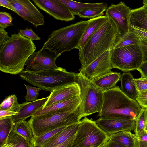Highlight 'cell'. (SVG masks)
Returning a JSON list of instances; mask_svg holds the SVG:
<instances>
[{
  "label": "cell",
  "mask_w": 147,
  "mask_h": 147,
  "mask_svg": "<svg viewBox=\"0 0 147 147\" xmlns=\"http://www.w3.org/2000/svg\"><path fill=\"white\" fill-rule=\"evenodd\" d=\"M36 49L31 39L19 33L11 35L0 47V70L12 75L20 74L29 57Z\"/></svg>",
  "instance_id": "obj_1"
},
{
  "label": "cell",
  "mask_w": 147,
  "mask_h": 147,
  "mask_svg": "<svg viewBox=\"0 0 147 147\" xmlns=\"http://www.w3.org/2000/svg\"><path fill=\"white\" fill-rule=\"evenodd\" d=\"M121 35L113 21L108 18L85 45L79 50V59L84 69L105 52L113 49L116 38Z\"/></svg>",
  "instance_id": "obj_2"
},
{
  "label": "cell",
  "mask_w": 147,
  "mask_h": 147,
  "mask_svg": "<svg viewBox=\"0 0 147 147\" xmlns=\"http://www.w3.org/2000/svg\"><path fill=\"white\" fill-rule=\"evenodd\" d=\"M100 117L135 119L142 108L137 102L127 96L119 86L103 91Z\"/></svg>",
  "instance_id": "obj_3"
},
{
  "label": "cell",
  "mask_w": 147,
  "mask_h": 147,
  "mask_svg": "<svg viewBox=\"0 0 147 147\" xmlns=\"http://www.w3.org/2000/svg\"><path fill=\"white\" fill-rule=\"evenodd\" d=\"M22 79L30 84L51 92L59 88L76 82L77 74L59 67L33 72L24 69L19 74Z\"/></svg>",
  "instance_id": "obj_4"
},
{
  "label": "cell",
  "mask_w": 147,
  "mask_h": 147,
  "mask_svg": "<svg viewBox=\"0 0 147 147\" xmlns=\"http://www.w3.org/2000/svg\"><path fill=\"white\" fill-rule=\"evenodd\" d=\"M88 23V20L75 24L52 31L42 49H47L59 55L77 49Z\"/></svg>",
  "instance_id": "obj_5"
},
{
  "label": "cell",
  "mask_w": 147,
  "mask_h": 147,
  "mask_svg": "<svg viewBox=\"0 0 147 147\" xmlns=\"http://www.w3.org/2000/svg\"><path fill=\"white\" fill-rule=\"evenodd\" d=\"M81 118L80 105L77 109L67 112L34 116L28 121L34 136H37L60 127L79 123Z\"/></svg>",
  "instance_id": "obj_6"
},
{
  "label": "cell",
  "mask_w": 147,
  "mask_h": 147,
  "mask_svg": "<svg viewBox=\"0 0 147 147\" xmlns=\"http://www.w3.org/2000/svg\"><path fill=\"white\" fill-rule=\"evenodd\" d=\"M76 82L80 88L81 102L80 111L81 118L99 113L103 101V91L83 75L81 71L77 74Z\"/></svg>",
  "instance_id": "obj_7"
},
{
  "label": "cell",
  "mask_w": 147,
  "mask_h": 147,
  "mask_svg": "<svg viewBox=\"0 0 147 147\" xmlns=\"http://www.w3.org/2000/svg\"><path fill=\"white\" fill-rule=\"evenodd\" d=\"M109 138L95 121L85 117L79 123L71 147H100Z\"/></svg>",
  "instance_id": "obj_8"
},
{
  "label": "cell",
  "mask_w": 147,
  "mask_h": 147,
  "mask_svg": "<svg viewBox=\"0 0 147 147\" xmlns=\"http://www.w3.org/2000/svg\"><path fill=\"white\" fill-rule=\"evenodd\" d=\"M111 62L113 68L117 69L123 73L137 70L143 62L140 44L113 49Z\"/></svg>",
  "instance_id": "obj_9"
},
{
  "label": "cell",
  "mask_w": 147,
  "mask_h": 147,
  "mask_svg": "<svg viewBox=\"0 0 147 147\" xmlns=\"http://www.w3.org/2000/svg\"><path fill=\"white\" fill-rule=\"evenodd\" d=\"M60 55L55 52L47 49H41L34 52L26 61V69L36 72L59 67L56 64L57 58Z\"/></svg>",
  "instance_id": "obj_10"
},
{
  "label": "cell",
  "mask_w": 147,
  "mask_h": 147,
  "mask_svg": "<svg viewBox=\"0 0 147 147\" xmlns=\"http://www.w3.org/2000/svg\"><path fill=\"white\" fill-rule=\"evenodd\" d=\"M131 9L125 3L121 1L117 4H111L106 10L105 16L111 19L121 35L130 30L129 19Z\"/></svg>",
  "instance_id": "obj_11"
},
{
  "label": "cell",
  "mask_w": 147,
  "mask_h": 147,
  "mask_svg": "<svg viewBox=\"0 0 147 147\" xmlns=\"http://www.w3.org/2000/svg\"><path fill=\"white\" fill-rule=\"evenodd\" d=\"M112 50L105 52L86 68L79 70L91 80L110 72L113 68L111 62Z\"/></svg>",
  "instance_id": "obj_12"
},
{
  "label": "cell",
  "mask_w": 147,
  "mask_h": 147,
  "mask_svg": "<svg viewBox=\"0 0 147 147\" xmlns=\"http://www.w3.org/2000/svg\"><path fill=\"white\" fill-rule=\"evenodd\" d=\"M15 12L36 27L44 24L42 13L29 0H10Z\"/></svg>",
  "instance_id": "obj_13"
},
{
  "label": "cell",
  "mask_w": 147,
  "mask_h": 147,
  "mask_svg": "<svg viewBox=\"0 0 147 147\" xmlns=\"http://www.w3.org/2000/svg\"><path fill=\"white\" fill-rule=\"evenodd\" d=\"M39 8L57 20L66 22L74 19L75 15L57 0H33Z\"/></svg>",
  "instance_id": "obj_14"
},
{
  "label": "cell",
  "mask_w": 147,
  "mask_h": 147,
  "mask_svg": "<svg viewBox=\"0 0 147 147\" xmlns=\"http://www.w3.org/2000/svg\"><path fill=\"white\" fill-rule=\"evenodd\" d=\"M95 121L106 133L110 135L123 131L134 130L135 119L100 117Z\"/></svg>",
  "instance_id": "obj_15"
},
{
  "label": "cell",
  "mask_w": 147,
  "mask_h": 147,
  "mask_svg": "<svg viewBox=\"0 0 147 147\" xmlns=\"http://www.w3.org/2000/svg\"><path fill=\"white\" fill-rule=\"evenodd\" d=\"M80 95V88L76 82L64 86L51 92L43 107L78 96Z\"/></svg>",
  "instance_id": "obj_16"
},
{
  "label": "cell",
  "mask_w": 147,
  "mask_h": 147,
  "mask_svg": "<svg viewBox=\"0 0 147 147\" xmlns=\"http://www.w3.org/2000/svg\"><path fill=\"white\" fill-rule=\"evenodd\" d=\"M81 102V98L79 96L47 107H42L37 111L34 116L47 113L67 112L74 110L79 106Z\"/></svg>",
  "instance_id": "obj_17"
},
{
  "label": "cell",
  "mask_w": 147,
  "mask_h": 147,
  "mask_svg": "<svg viewBox=\"0 0 147 147\" xmlns=\"http://www.w3.org/2000/svg\"><path fill=\"white\" fill-rule=\"evenodd\" d=\"M49 96L32 102H25L20 104L16 115L12 116L15 123L21 120H26L34 116L37 111L43 107L47 101Z\"/></svg>",
  "instance_id": "obj_18"
},
{
  "label": "cell",
  "mask_w": 147,
  "mask_h": 147,
  "mask_svg": "<svg viewBox=\"0 0 147 147\" xmlns=\"http://www.w3.org/2000/svg\"><path fill=\"white\" fill-rule=\"evenodd\" d=\"M105 15H102L88 20V23L77 48L79 51L81 50L94 33L107 20Z\"/></svg>",
  "instance_id": "obj_19"
},
{
  "label": "cell",
  "mask_w": 147,
  "mask_h": 147,
  "mask_svg": "<svg viewBox=\"0 0 147 147\" xmlns=\"http://www.w3.org/2000/svg\"><path fill=\"white\" fill-rule=\"evenodd\" d=\"M79 122L67 127L53 137L43 146L44 147H55L75 135Z\"/></svg>",
  "instance_id": "obj_20"
},
{
  "label": "cell",
  "mask_w": 147,
  "mask_h": 147,
  "mask_svg": "<svg viewBox=\"0 0 147 147\" xmlns=\"http://www.w3.org/2000/svg\"><path fill=\"white\" fill-rule=\"evenodd\" d=\"M109 139L125 147H139V136L131 131H123L111 135Z\"/></svg>",
  "instance_id": "obj_21"
},
{
  "label": "cell",
  "mask_w": 147,
  "mask_h": 147,
  "mask_svg": "<svg viewBox=\"0 0 147 147\" xmlns=\"http://www.w3.org/2000/svg\"><path fill=\"white\" fill-rule=\"evenodd\" d=\"M121 76L120 73L111 71L92 81L98 88L104 91L116 86L117 83L120 81Z\"/></svg>",
  "instance_id": "obj_22"
},
{
  "label": "cell",
  "mask_w": 147,
  "mask_h": 147,
  "mask_svg": "<svg viewBox=\"0 0 147 147\" xmlns=\"http://www.w3.org/2000/svg\"><path fill=\"white\" fill-rule=\"evenodd\" d=\"M63 4L74 15H78L81 11L97 8H107V4L105 3H81L71 0H57Z\"/></svg>",
  "instance_id": "obj_23"
},
{
  "label": "cell",
  "mask_w": 147,
  "mask_h": 147,
  "mask_svg": "<svg viewBox=\"0 0 147 147\" xmlns=\"http://www.w3.org/2000/svg\"><path fill=\"white\" fill-rule=\"evenodd\" d=\"M134 78L130 72L123 73L121 74L120 81V89L128 97L136 100L138 92L134 81Z\"/></svg>",
  "instance_id": "obj_24"
},
{
  "label": "cell",
  "mask_w": 147,
  "mask_h": 147,
  "mask_svg": "<svg viewBox=\"0 0 147 147\" xmlns=\"http://www.w3.org/2000/svg\"><path fill=\"white\" fill-rule=\"evenodd\" d=\"M130 25L147 30V8L144 6L131 9Z\"/></svg>",
  "instance_id": "obj_25"
},
{
  "label": "cell",
  "mask_w": 147,
  "mask_h": 147,
  "mask_svg": "<svg viewBox=\"0 0 147 147\" xmlns=\"http://www.w3.org/2000/svg\"><path fill=\"white\" fill-rule=\"evenodd\" d=\"M12 130L34 145V135L28 121L21 120L15 122Z\"/></svg>",
  "instance_id": "obj_26"
},
{
  "label": "cell",
  "mask_w": 147,
  "mask_h": 147,
  "mask_svg": "<svg viewBox=\"0 0 147 147\" xmlns=\"http://www.w3.org/2000/svg\"><path fill=\"white\" fill-rule=\"evenodd\" d=\"M14 123L12 116L0 118V146L6 143L10 133L12 130Z\"/></svg>",
  "instance_id": "obj_27"
},
{
  "label": "cell",
  "mask_w": 147,
  "mask_h": 147,
  "mask_svg": "<svg viewBox=\"0 0 147 147\" xmlns=\"http://www.w3.org/2000/svg\"><path fill=\"white\" fill-rule=\"evenodd\" d=\"M140 42V38L131 28L128 32L116 38L113 49Z\"/></svg>",
  "instance_id": "obj_28"
},
{
  "label": "cell",
  "mask_w": 147,
  "mask_h": 147,
  "mask_svg": "<svg viewBox=\"0 0 147 147\" xmlns=\"http://www.w3.org/2000/svg\"><path fill=\"white\" fill-rule=\"evenodd\" d=\"M146 111L142 109L135 119L134 131L135 134L138 136H140L145 133L147 128Z\"/></svg>",
  "instance_id": "obj_29"
},
{
  "label": "cell",
  "mask_w": 147,
  "mask_h": 147,
  "mask_svg": "<svg viewBox=\"0 0 147 147\" xmlns=\"http://www.w3.org/2000/svg\"><path fill=\"white\" fill-rule=\"evenodd\" d=\"M20 104L17 101V98L15 94L6 96L0 105V109L17 112Z\"/></svg>",
  "instance_id": "obj_30"
},
{
  "label": "cell",
  "mask_w": 147,
  "mask_h": 147,
  "mask_svg": "<svg viewBox=\"0 0 147 147\" xmlns=\"http://www.w3.org/2000/svg\"><path fill=\"white\" fill-rule=\"evenodd\" d=\"M6 143H12L16 147H33L34 145L13 130L10 133Z\"/></svg>",
  "instance_id": "obj_31"
},
{
  "label": "cell",
  "mask_w": 147,
  "mask_h": 147,
  "mask_svg": "<svg viewBox=\"0 0 147 147\" xmlns=\"http://www.w3.org/2000/svg\"><path fill=\"white\" fill-rule=\"evenodd\" d=\"M66 127H63L53 130L47 132L39 136H34V145L43 146L46 143L53 137Z\"/></svg>",
  "instance_id": "obj_32"
},
{
  "label": "cell",
  "mask_w": 147,
  "mask_h": 147,
  "mask_svg": "<svg viewBox=\"0 0 147 147\" xmlns=\"http://www.w3.org/2000/svg\"><path fill=\"white\" fill-rule=\"evenodd\" d=\"M107 8H97L86 9L80 11L77 16L82 18H93L102 16Z\"/></svg>",
  "instance_id": "obj_33"
},
{
  "label": "cell",
  "mask_w": 147,
  "mask_h": 147,
  "mask_svg": "<svg viewBox=\"0 0 147 147\" xmlns=\"http://www.w3.org/2000/svg\"><path fill=\"white\" fill-rule=\"evenodd\" d=\"M27 90V94L24 97L26 102H32L37 100L39 92L41 90L39 88L24 84Z\"/></svg>",
  "instance_id": "obj_34"
},
{
  "label": "cell",
  "mask_w": 147,
  "mask_h": 147,
  "mask_svg": "<svg viewBox=\"0 0 147 147\" xmlns=\"http://www.w3.org/2000/svg\"><path fill=\"white\" fill-rule=\"evenodd\" d=\"M12 18L9 13L5 12H0V28H5L8 26H13Z\"/></svg>",
  "instance_id": "obj_35"
},
{
  "label": "cell",
  "mask_w": 147,
  "mask_h": 147,
  "mask_svg": "<svg viewBox=\"0 0 147 147\" xmlns=\"http://www.w3.org/2000/svg\"><path fill=\"white\" fill-rule=\"evenodd\" d=\"M136 100L142 109L147 110V90L139 92Z\"/></svg>",
  "instance_id": "obj_36"
},
{
  "label": "cell",
  "mask_w": 147,
  "mask_h": 147,
  "mask_svg": "<svg viewBox=\"0 0 147 147\" xmlns=\"http://www.w3.org/2000/svg\"><path fill=\"white\" fill-rule=\"evenodd\" d=\"M134 81L138 92L147 90V78L142 77L134 78Z\"/></svg>",
  "instance_id": "obj_37"
},
{
  "label": "cell",
  "mask_w": 147,
  "mask_h": 147,
  "mask_svg": "<svg viewBox=\"0 0 147 147\" xmlns=\"http://www.w3.org/2000/svg\"><path fill=\"white\" fill-rule=\"evenodd\" d=\"M18 33L21 36L29 38L32 41L38 40L41 39L31 28H26L24 30L20 29Z\"/></svg>",
  "instance_id": "obj_38"
},
{
  "label": "cell",
  "mask_w": 147,
  "mask_h": 147,
  "mask_svg": "<svg viewBox=\"0 0 147 147\" xmlns=\"http://www.w3.org/2000/svg\"><path fill=\"white\" fill-rule=\"evenodd\" d=\"M131 29L142 41L147 43V30L139 28L131 25Z\"/></svg>",
  "instance_id": "obj_39"
},
{
  "label": "cell",
  "mask_w": 147,
  "mask_h": 147,
  "mask_svg": "<svg viewBox=\"0 0 147 147\" xmlns=\"http://www.w3.org/2000/svg\"><path fill=\"white\" fill-rule=\"evenodd\" d=\"M10 38L5 29L0 28V47Z\"/></svg>",
  "instance_id": "obj_40"
},
{
  "label": "cell",
  "mask_w": 147,
  "mask_h": 147,
  "mask_svg": "<svg viewBox=\"0 0 147 147\" xmlns=\"http://www.w3.org/2000/svg\"><path fill=\"white\" fill-rule=\"evenodd\" d=\"M137 70L140 72L141 77L147 78V62H143Z\"/></svg>",
  "instance_id": "obj_41"
},
{
  "label": "cell",
  "mask_w": 147,
  "mask_h": 147,
  "mask_svg": "<svg viewBox=\"0 0 147 147\" xmlns=\"http://www.w3.org/2000/svg\"><path fill=\"white\" fill-rule=\"evenodd\" d=\"M140 44L143 53V62H147V43L141 40V42Z\"/></svg>",
  "instance_id": "obj_42"
},
{
  "label": "cell",
  "mask_w": 147,
  "mask_h": 147,
  "mask_svg": "<svg viewBox=\"0 0 147 147\" xmlns=\"http://www.w3.org/2000/svg\"><path fill=\"white\" fill-rule=\"evenodd\" d=\"M0 5L6 7L15 12V11L11 4L10 0H0Z\"/></svg>",
  "instance_id": "obj_43"
},
{
  "label": "cell",
  "mask_w": 147,
  "mask_h": 147,
  "mask_svg": "<svg viewBox=\"0 0 147 147\" xmlns=\"http://www.w3.org/2000/svg\"><path fill=\"white\" fill-rule=\"evenodd\" d=\"M139 147H147V134L145 132L142 135L139 136Z\"/></svg>",
  "instance_id": "obj_44"
},
{
  "label": "cell",
  "mask_w": 147,
  "mask_h": 147,
  "mask_svg": "<svg viewBox=\"0 0 147 147\" xmlns=\"http://www.w3.org/2000/svg\"><path fill=\"white\" fill-rule=\"evenodd\" d=\"M18 113L7 110H0V118L12 116L17 114Z\"/></svg>",
  "instance_id": "obj_45"
},
{
  "label": "cell",
  "mask_w": 147,
  "mask_h": 147,
  "mask_svg": "<svg viewBox=\"0 0 147 147\" xmlns=\"http://www.w3.org/2000/svg\"><path fill=\"white\" fill-rule=\"evenodd\" d=\"M75 136H72L63 143L55 147H71L72 144Z\"/></svg>",
  "instance_id": "obj_46"
},
{
  "label": "cell",
  "mask_w": 147,
  "mask_h": 147,
  "mask_svg": "<svg viewBox=\"0 0 147 147\" xmlns=\"http://www.w3.org/2000/svg\"><path fill=\"white\" fill-rule=\"evenodd\" d=\"M106 147H125L109 139L105 144Z\"/></svg>",
  "instance_id": "obj_47"
},
{
  "label": "cell",
  "mask_w": 147,
  "mask_h": 147,
  "mask_svg": "<svg viewBox=\"0 0 147 147\" xmlns=\"http://www.w3.org/2000/svg\"><path fill=\"white\" fill-rule=\"evenodd\" d=\"M4 144L6 146V147H16L11 143H6Z\"/></svg>",
  "instance_id": "obj_48"
},
{
  "label": "cell",
  "mask_w": 147,
  "mask_h": 147,
  "mask_svg": "<svg viewBox=\"0 0 147 147\" xmlns=\"http://www.w3.org/2000/svg\"><path fill=\"white\" fill-rule=\"evenodd\" d=\"M143 5L147 8V0H144L143 1Z\"/></svg>",
  "instance_id": "obj_49"
},
{
  "label": "cell",
  "mask_w": 147,
  "mask_h": 147,
  "mask_svg": "<svg viewBox=\"0 0 147 147\" xmlns=\"http://www.w3.org/2000/svg\"><path fill=\"white\" fill-rule=\"evenodd\" d=\"M33 147H44L42 146L34 145Z\"/></svg>",
  "instance_id": "obj_50"
},
{
  "label": "cell",
  "mask_w": 147,
  "mask_h": 147,
  "mask_svg": "<svg viewBox=\"0 0 147 147\" xmlns=\"http://www.w3.org/2000/svg\"><path fill=\"white\" fill-rule=\"evenodd\" d=\"M0 147H6V146L5 144H3L1 146H0Z\"/></svg>",
  "instance_id": "obj_51"
},
{
  "label": "cell",
  "mask_w": 147,
  "mask_h": 147,
  "mask_svg": "<svg viewBox=\"0 0 147 147\" xmlns=\"http://www.w3.org/2000/svg\"><path fill=\"white\" fill-rule=\"evenodd\" d=\"M147 110V111H146V123H147V128H146V129H147V110Z\"/></svg>",
  "instance_id": "obj_52"
},
{
  "label": "cell",
  "mask_w": 147,
  "mask_h": 147,
  "mask_svg": "<svg viewBox=\"0 0 147 147\" xmlns=\"http://www.w3.org/2000/svg\"><path fill=\"white\" fill-rule=\"evenodd\" d=\"M105 144L104 145H102V146H101L100 147H106V146H105Z\"/></svg>",
  "instance_id": "obj_53"
},
{
  "label": "cell",
  "mask_w": 147,
  "mask_h": 147,
  "mask_svg": "<svg viewBox=\"0 0 147 147\" xmlns=\"http://www.w3.org/2000/svg\"><path fill=\"white\" fill-rule=\"evenodd\" d=\"M145 132H146V134H147V129H146V130Z\"/></svg>",
  "instance_id": "obj_54"
}]
</instances>
